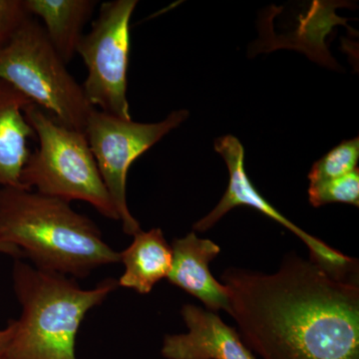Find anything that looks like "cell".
Here are the masks:
<instances>
[{
	"label": "cell",
	"mask_w": 359,
	"mask_h": 359,
	"mask_svg": "<svg viewBox=\"0 0 359 359\" xmlns=\"http://www.w3.org/2000/svg\"><path fill=\"white\" fill-rule=\"evenodd\" d=\"M32 18L41 20L45 34L66 65L77 55L84 27L93 15L96 0H23Z\"/></svg>",
	"instance_id": "12"
},
{
	"label": "cell",
	"mask_w": 359,
	"mask_h": 359,
	"mask_svg": "<svg viewBox=\"0 0 359 359\" xmlns=\"http://www.w3.org/2000/svg\"><path fill=\"white\" fill-rule=\"evenodd\" d=\"M172 268L167 278L205 304L208 311H230L228 287L219 283L210 271L209 264L218 257L221 248L208 238H200L195 231L176 238L171 245Z\"/></svg>",
	"instance_id": "10"
},
{
	"label": "cell",
	"mask_w": 359,
	"mask_h": 359,
	"mask_svg": "<svg viewBox=\"0 0 359 359\" xmlns=\"http://www.w3.org/2000/svg\"><path fill=\"white\" fill-rule=\"evenodd\" d=\"M29 18L23 0H0V50Z\"/></svg>",
	"instance_id": "16"
},
{
	"label": "cell",
	"mask_w": 359,
	"mask_h": 359,
	"mask_svg": "<svg viewBox=\"0 0 359 359\" xmlns=\"http://www.w3.org/2000/svg\"><path fill=\"white\" fill-rule=\"evenodd\" d=\"M137 4V0L103 2L77 50L86 67V78L81 85L90 105L125 120L132 119L127 72L131 48L130 22Z\"/></svg>",
	"instance_id": "6"
},
{
	"label": "cell",
	"mask_w": 359,
	"mask_h": 359,
	"mask_svg": "<svg viewBox=\"0 0 359 359\" xmlns=\"http://www.w3.org/2000/svg\"><path fill=\"white\" fill-rule=\"evenodd\" d=\"M188 117V111L177 110L163 121L139 123L97 109L90 114L84 133L126 235L134 237L142 231L127 202L130 167Z\"/></svg>",
	"instance_id": "7"
},
{
	"label": "cell",
	"mask_w": 359,
	"mask_h": 359,
	"mask_svg": "<svg viewBox=\"0 0 359 359\" xmlns=\"http://www.w3.org/2000/svg\"><path fill=\"white\" fill-rule=\"evenodd\" d=\"M215 150L224 158L230 174V181L219 204L205 218L194 224V230L208 231L233 208L248 205L282 224L297 238H301L309 248L311 257L309 259L314 263L334 273H346L349 269L358 266L355 259L346 256L323 243L320 238L302 230L264 199L248 177L245 169V149L236 137L226 135L217 139L215 142Z\"/></svg>",
	"instance_id": "8"
},
{
	"label": "cell",
	"mask_w": 359,
	"mask_h": 359,
	"mask_svg": "<svg viewBox=\"0 0 359 359\" xmlns=\"http://www.w3.org/2000/svg\"><path fill=\"white\" fill-rule=\"evenodd\" d=\"M0 80L60 124L84 132L94 108L34 18H28L0 50Z\"/></svg>",
	"instance_id": "5"
},
{
	"label": "cell",
	"mask_w": 359,
	"mask_h": 359,
	"mask_svg": "<svg viewBox=\"0 0 359 359\" xmlns=\"http://www.w3.org/2000/svg\"><path fill=\"white\" fill-rule=\"evenodd\" d=\"M309 200L313 207H320L330 203H342L359 205V171L354 170L344 175L320 183L309 184Z\"/></svg>",
	"instance_id": "15"
},
{
	"label": "cell",
	"mask_w": 359,
	"mask_h": 359,
	"mask_svg": "<svg viewBox=\"0 0 359 359\" xmlns=\"http://www.w3.org/2000/svg\"><path fill=\"white\" fill-rule=\"evenodd\" d=\"M0 240L18 248L35 268L72 278L120 263V252L70 203L23 188L0 189Z\"/></svg>",
	"instance_id": "2"
},
{
	"label": "cell",
	"mask_w": 359,
	"mask_h": 359,
	"mask_svg": "<svg viewBox=\"0 0 359 359\" xmlns=\"http://www.w3.org/2000/svg\"><path fill=\"white\" fill-rule=\"evenodd\" d=\"M29 99L0 80V189L22 188L21 173L32 154L29 140L35 134L25 111Z\"/></svg>",
	"instance_id": "11"
},
{
	"label": "cell",
	"mask_w": 359,
	"mask_h": 359,
	"mask_svg": "<svg viewBox=\"0 0 359 359\" xmlns=\"http://www.w3.org/2000/svg\"><path fill=\"white\" fill-rule=\"evenodd\" d=\"M0 254L8 255V256L15 257L18 259L22 257V254L18 248L6 244V243L2 242L1 240H0Z\"/></svg>",
	"instance_id": "18"
},
{
	"label": "cell",
	"mask_w": 359,
	"mask_h": 359,
	"mask_svg": "<svg viewBox=\"0 0 359 359\" xmlns=\"http://www.w3.org/2000/svg\"><path fill=\"white\" fill-rule=\"evenodd\" d=\"M120 262L125 271L118 285L147 294L161 280L167 278L173 252L163 231L155 228L136 233L131 245L120 252Z\"/></svg>",
	"instance_id": "13"
},
{
	"label": "cell",
	"mask_w": 359,
	"mask_h": 359,
	"mask_svg": "<svg viewBox=\"0 0 359 359\" xmlns=\"http://www.w3.org/2000/svg\"><path fill=\"white\" fill-rule=\"evenodd\" d=\"M221 280L262 359H359L358 268L334 273L292 252L275 273L230 268Z\"/></svg>",
	"instance_id": "1"
},
{
	"label": "cell",
	"mask_w": 359,
	"mask_h": 359,
	"mask_svg": "<svg viewBox=\"0 0 359 359\" xmlns=\"http://www.w3.org/2000/svg\"><path fill=\"white\" fill-rule=\"evenodd\" d=\"M189 332L168 334L161 354L166 359H257L240 334L216 313L193 304L181 311Z\"/></svg>",
	"instance_id": "9"
},
{
	"label": "cell",
	"mask_w": 359,
	"mask_h": 359,
	"mask_svg": "<svg viewBox=\"0 0 359 359\" xmlns=\"http://www.w3.org/2000/svg\"><path fill=\"white\" fill-rule=\"evenodd\" d=\"M13 287L22 308L6 359H76L82 321L119 285L106 278L84 290L74 278L42 271L16 259Z\"/></svg>",
	"instance_id": "3"
},
{
	"label": "cell",
	"mask_w": 359,
	"mask_h": 359,
	"mask_svg": "<svg viewBox=\"0 0 359 359\" xmlns=\"http://www.w3.org/2000/svg\"><path fill=\"white\" fill-rule=\"evenodd\" d=\"M25 115L39 147L23 168L21 187L68 203L83 201L119 221L84 132L60 124L34 104Z\"/></svg>",
	"instance_id": "4"
},
{
	"label": "cell",
	"mask_w": 359,
	"mask_h": 359,
	"mask_svg": "<svg viewBox=\"0 0 359 359\" xmlns=\"http://www.w3.org/2000/svg\"><path fill=\"white\" fill-rule=\"evenodd\" d=\"M14 327L15 323L14 320H11L6 328L0 330V359H6L7 351L14 334Z\"/></svg>",
	"instance_id": "17"
},
{
	"label": "cell",
	"mask_w": 359,
	"mask_h": 359,
	"mask_svg": "<svg viewBox=\"0 0 359 359\" xmlns=\"http://www.w3.org/2000/svg\"><path fill=\"white\" fill-rule=\"evenodd\" d=\"M359 139L344 141L314 163L309 179L311 184L320 183L344 176L358 169Z\"/></svg>",
	"instance_id": "14"
}]
</instances>
